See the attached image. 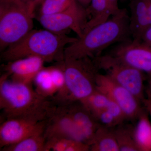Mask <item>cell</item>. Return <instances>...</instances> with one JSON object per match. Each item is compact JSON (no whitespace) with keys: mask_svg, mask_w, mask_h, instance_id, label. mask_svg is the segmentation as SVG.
<instances>
[{"mask_svg":"<svg viewBox=\"0 0 151 151\" xmlns=\"http://www.w3.org/2000/svg\"><path fill=\"white\" fill-rule=\"evenodd\" d=\"M89 19L87 9L78 2L61 12L38 17L39 22L45 29L56 33H65L68 29L72 30L78 38L83 36Z\"/></svg>","mask_w":151,"mask_h":151,"instance_id":"8","label":"cell"},{"mask_svg":"<svg viewBox=\"0 0 151 151\" xmlns=\"http://www.w3.org/2000/svg\"><path fill=\"white\" fill-rule=\"evenodd\" d=\"M86 9L89 19L84 28V33L92 28L106 22L112 16L107 0H91L90 5Z\"/></svg>","mask_w":151,"mask_h":151,"instance_id":"17","label":"cell"},{"mask_svg":"<svg viewBox=\"0 0 151 151\" xmlns=\"http://www.w3.org/2000/svg\"><path fill=\"white\" fill-rule=\"evenodd\" d=\"M131 37L129 16L126 9H122L108 20L88 30L67 45L64 58H95L109 47L130 40Z\"/></svg>","mask_w":151,"mask_h":151,"instance_id":"1","label":"cell"},{"mask_svg":"<svg viewBox=\"0 0 151 151\" xmlns=\"http://www.w3.org/2000/svg\"><path fill=\"white\" fill-rule=\"evenodd\" d=\"M120 151H139L134 136V128L122 124L114 130Z\"/></svg>","mask_w":151,"mask_h":151,"instance_id":"21","label":"cell"},{"mask_svg":"<svg viewBox=\"0 0 151 151\" xmlns=\"http://www.w3.org/2000/svg\"><path fill=\"white\" fill-rule=\"evenodd\" d=\"M141 41L145 43L151 45V25L145 31L141 37Z\"/></svg>","mask_w":151,"mask_h":151,"instance_id":"27","label":"cell"},{"mask_svg":"<svg viewBox=\"0 0 151 151\" xmlns=\"http://www.w3.org/2000/svg\"><path fill=\"white\" fill-rule=\"evenodd\" d=\"M92 115L100 126L112 129L119 125L112 113L107 108Z\"/></svg>","mask_w":151,"mask_h":151,"instance_id":"25","label":"cell"},{"mask_svg":"<svg viewBox=\"0 0 151 151\" xmlns=\"http://www.w3.org/2000/svg\"><path fill=\"white\" fill-rule=\"evenodd\" d=\"M44 134L46 140L64 138L85 143L81 132L62 105L53 104L47 119Z\"/></svg>","mask_w":151,"mask_h":151,"instance_id":"11","label":"cell"},{"mask_svg":"<svg viewBox=\"0 0 151 151\" xmlns=\"http://www.w3.org/2000/svg\"><path fill=\"white\" fill-rule=\"evenodd\" d=\"M14 1H20L23 2H35L37 4H40L44 0H14Z\"/></svg>","mask_w":151,"mask_h":151,"instance_id":"31","label":"cell"},{"mask_svg":"<svg viewBox=\"0 0 151 151\" xmlns=\"http://www.w3.org/2000/svg\"><path fill=\"white\" fill-rule=\"evenodd\" d=\"M47 114L4 119L0 125V149L45 130Z\"/></svg>","mask_w":151,"mask_h":151,"instance_id":"7","label":"cell"},{"mask_svg":"<svg viewBox=\"0 0 151 151\" xmlns=\"http://www.w3.org/2000/svg\"><path fill=\"white\" fill-rule=\"evenodd\" d=\"M148 15L149 24H150L149 27H150L151 25V0H149V1Z\"/></svg>","mask_w":151,"mask_h":151,"instance_id":"30","label":"cell"},{"mask_svg":"<svg viewBox=\"0 0 151 151\" xmlns=\"http://www.w3.org/2000/svg\"><path fill=\"white\" fill-rule=\"evenodd\" d=\"M149 0H132L130 4L129 27L133 40L141 41L142 35L150 24Z\"/></svg>","mask_w":151,"mask_h":151,"instance_id":"14","label":"cell"},{"mask_svg":"<svg viewBox=\"0 0 151 151\" xmlns=\"http://www.w3.org/2000/svg\"><path fill=\"white\" fill-rule=\"evenodd\" d=\"M147 111L143 109L138 117L134 136L139 151H151V123Z\"/></svg>","mask_w":151,"mask_h":151,"instance_id":"16","label":"cell"},{"mask_svg":"<svg viewBox=\"0 0 151 151\" xmlns=\"http://www.w3.org/2000/svg\"><path fill=\"white\" fill-rule=\"evenodd\" d=\"M78 38L70 37L65 33L48 30H32L20 40L8 47L1 54L7 63L30 56L40 58L45 62H60L64 60L66 45Z\"/></svg>","mask_w":151,"mask_h":151,"instance_id":"2","label":"cell"},{"mask_svg":"<svg viewBox=\"0 0 151 151\" xmlns=\"http://www.w3.org/2000/svg\"><path fill=\"white\" fill-rule=\"evenodd\" d=\"M45 131L25 138L19 142L0 149L2 151H45L46 139Z\"/></svg>","mask_w":151,"mask_h":151,"instance_id":"18","label":"cell"},{"mask_svg":"<svg viewBox=\"0 0 151 151\" xmlns=\"http://www.w3.org/2000/svg\"><path fill=\"white\" fill-rule=\"evenodd\" d=\"M88 151L90 147L84 142L68 138L47 140L45 151Z\"/></svg>","mask_w":151,"mask_h":151,"instance_id":"19","label":"cell"},{"mask_svg":"<svg viewBox=\"0 0 151 151\" xmlns=\"http://www.w3.org/2000/svg\"><path fill=\"white\" fill-rule=\"evenodd\" d=\"M108 54L124 64L151 73V45L130 40L117 44Z\"/></svg>","mask_w":151,"mask_h":151,"instance_id":"10","label":"cell"},{"mask_svg":"<svg viewBox=\"0 0 151 151\" xmlns=\"http://www.w3.org/2000/svg\"><path fill=\"white\" fill-rule=\"evenodd\" d=\"M9 79L4 73L0 78L1 121L49 113L52 104L50 99L38 94L32 84Z\"/></svg>","mask_w":151,"mask_h":151,"instance_id":"3","label":"cell"},{"mask_svg":"<svg viewBox=\"0 0 151 151\" xmlns=\"http://www.w3.org/2000/svg\"><path fill=\"white\" fill-rule=\"evenodd\" d=\"M58 63V65L50 67L52 79L57 91L56 94L51 99L59 97L65 90V74L60 63Z\"/></svg>","mask_w":151,"mask_h":151,"instance_id":"24","label":"cell"},{"mask_svg":"<svg viewBox=\"0 0 151 151\" xmlns=\"http://www.w3.org/2000/svg\"><path fill=\"white\" fill-rule=\"evenodd\" d=\"M111 101L107 95L96 89L80 102L91 114H93L106 109Z\"/></svg>","mask_w":151,"mask_h":151,"instance_id":"22","label":"cell"},{"mask_svg":"<svg viewBox=\"0 0 151 151\" xmlns=\"http://www.w3.org/2000/svg\"><path fill=\"white\" fill-rule=\"evenodd\" d=\"M37 92L45 98L51 99L57 93L56 89L52 79L50 67H45L40 70L34 79Z\"/></svg>","mask_w":151,"mask_h":151,"instance_id":"20","label":"cell"},{"mask_svg":"<svg viewBox=\"0 0 151 151\" xmlns=\"http://www.w3.org/2000/svg\"><path fill=\"white\" fill-rule=\"evenodd\" d=\"M142 103L145 105L146 111H147L148 113L151 117V98L150 97L147 99L145 98L143 100Z\"/></svg>","mask_w":151,"mask_h":151,"instance_id":"28","label":"cell"},{"mask_svg":"<svg viewBox=\"0 0 151 151\" xmlns=\"http://www.w3.org/2000/svg\"><path fill=\"white\" fill-rule=\"evenodd\" d=\"M65 76V88L62 95L51 99L56 105L81 102L96 90V77L100 70L94 58H64L60 62Z\"/></svg>","mask_w":151,"mask_h":151,"instance_id":"4","label":"cell"},{"mask_svg":"<svg viewBox=\"0 0 151 151\" xmlns=\"http://www.w3.org/2000/svg\"><path fill=\"white\" fill-rule=\"evenodd\" d=\"M112 128L100 126L89 144L91 151H120Z\"/></svg>","mask_w":151,"mask_h":151,"instance_id":"15","label":"cell"},{"mask_svg":"<svg viewBox=\"0 0 151 151\" xmlns=\"http://www.w3.org/2000/svg\"><path fill=\"white\" fill-rule=\"evenodd\" d=\"M99 69L118 84L132 92L141 102L144 96V76L141 70L126 65L108 54L94 58Z\"/></svg>","mask_w":151,"mask_h":151,"instance_id":"6","label":"cell"},{"mask_svg":"<svg viewBox=\"0 0 151 151\" xmlns=\"http://www.w3.org/2000/svg\"><path fill=\"white\" fill-rule=\"evenodd\" d=\"M119 0H107L108 7L112 13V16L119 12L121 10L118 5Z\"/></svg>","mask_w":151,"mask_h":151,"instance_id":"26","label":"cell"},{"mask_svg":"<svg viewBox=\"0 0 151 151\" xmlns=\"http://www.w3.org/2000/svg\"><path fill=\"white\" fill-rule=\"evenodd\" d=\"M62 105L81 132L85 142L89 145L100 124L81 102H72Z\"/></svg>","mask_w":151,"mask_h":151,"instance_id":"13","label":"cell"},{"mask_svg":"<svg viewBox=\"0 0 151 151\" xmlns=\"http://www.w3.org/2000/svg\"><path fill=\"white\" fill-rule=\"evenodd\" d=\"M38 4L32 2L0 0V50L20 40L33 28Z\"/></svg>","mask_w":151,"mask_h":151,"instance_id":"5","label":"cell"},{"mask_svg":"<svg viewBox=\"0 0 151 151\" xmlns=\"http://www.w3.org/2000/svg\"><path fill=\"white\" fill-rule=\"evenodd\" d=\"M96 89L107 95L120 106L127 120H137L143 110L141 101L129 90L118 84L106 74L98 73Z\"/></svg>","mask_w":151,"mask_h":151,"instance_id":"9","label":"cell"},{"mask_svg":"<svg viewBox=\"0 0 151 151\" xmlns=\"http://www.w3.org/2000/svg\"><path fill=\"white\" fill-rule=\"evenodd\" d=\"M77 2V0H44L40 4L39 15L61 12L68 9Z\"/></svg>","mask_w":151,"mask_h":151,"instance_id":"23","label":"cell"},{"mask_svg":"<svg viewBox=\"0 0 151 151\" xmlns=\"http://www.w3.org/2000/svg\"><path fill=\"white\" fill-rule=\"evenodd\" d=\"M45 62L36 56H30L7 62L3 70L12 81L32 84L37 73L43 69Z\"/></svg>","mask_w":151,"mask_h":151,"instance_id":"12","label":"cell"},{"mask_svg":"<svg viewBox=\"0 0 151 151\" xmlns=\"http://www.w3.org/2000/svg\"><path fill=\"white\" fill-rule=\"evenodd\" d=\"M77 1L80 4L86 8H87L89 7L91 2V0H77Z\"/></svg>","mask_w":151,"mask_h":151,"instance_id":"29","label":"cell"},{"mask_svg":"<svg viewBox=\"0 0 151 151\" xmlns=\"http://www.w3.org/2000/svg\"><path fill=\"white\" fill-rule=\"evenodd\" d=\"M149 76H150V78H151V74H149Z\"/></svg>","mask_w":151,"mask_h":151,"instance_id":"33","label":"cell"},{"mask_svg":"<svg viewBox=\"0 0 151 151\" xmlns=\"http://www.w3.org/2000/svg\"><path fill=\"white\" fill-rule=\"evenodd\" d=\"M148 94L149 97L151 98V78H150L148 85Z\"/></svg>","mask_w":151,"mask_h":151,"instance_id":"32","label":"cell"}]
</instances>
